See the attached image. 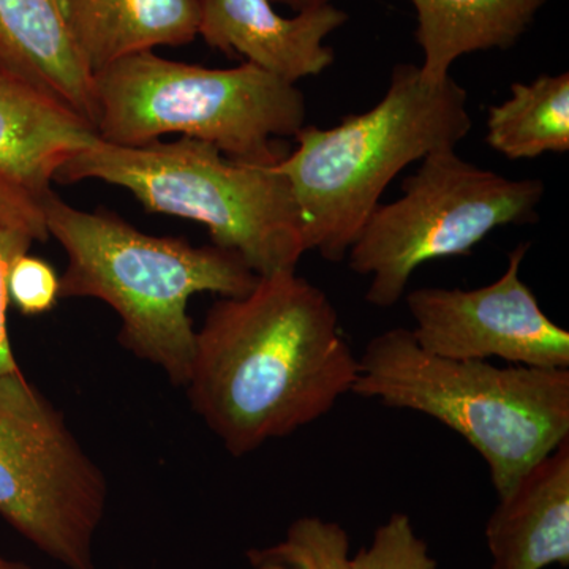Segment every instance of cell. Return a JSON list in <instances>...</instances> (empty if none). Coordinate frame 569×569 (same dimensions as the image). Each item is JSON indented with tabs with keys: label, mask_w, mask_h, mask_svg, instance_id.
<instances>
[{
	"label": "cell",
	"mask_w": 569,
	"mask_h": 569,
	"mask_svg": "<svg viewBox=\"0 0 569 569\" xmlns=\"http://www.w3.org/2000/svg\"><path fill=\"white\" fill-rule=\"evenodd\" d=\"M329 296L296 271L222 298L197 331L187 395L234 458L326 417L358 378Z\"/></svg>",
	"instance_id": "6da1fadb"
},
{
	"label": "cell",
	"mask_w": 569,
	"mask_h": 569,
	"mask_svg": "<svg viewBox=\"0 0 569 569\" xmlns=\"http://www.w3.org/2000/svg\"><path fill=\"white\" fill-rule=\"evenodd\" d=\"M41 209L48 234L67 254L59 298L107 302L121 317V346L186 387L197 339L187 305L198 293H250L258 276L241 254L141 233L118 213L81 211L52 190Z\"/></svg>",
	"instance_id": "7a4b0ae2"
},
{
	"label": "cell",
	"mask_w": 569,
	"mask_h": 569,
	"mask_svg": "<svg viewBox=\"0 0 569 569\" xmlns=\"http://www.w3.org/2000/svg\"><path fill=\"white\" fill-rule=\"evenodd\" d=\"M470 130L466 89L451 77L427 84L411 63L396 66L370 110L331 129L302 127L295 151L276 168L293 192L307 252L346 260L396 176L429 153L458 148Z\"/></svg>",
	"instance_id": "3957f363"
},
{
	"label": "cell",
	"mask_w": 569,
	"mask_h": 569,
	"mask_svg": "<svg viewBox=\"0 0 569 569\" xmlns=\"http://www.w3.org/2000/svg\"><path fill=\"white\" fill-rule=\"evenodd\" d=\"M358 366L355 395L455 430L485 460L497 496L569 438V369L441 358L407 328L373 337Z\"/></svg>",
	"instance_id": "277c9868"
},
{
	"label": "cell",
	"mask_w": 569,
	"mask_h": 569,
	"mask_svg": "<svg viewBox=\"0 0 569 569\" xmlns=\"http://www.w3.org/2000/svg\"><path fill=\"white\" fill-rule=\"evenodd\" d=\"M122 187L146 212L204 224L213 246L241 254L258 277L296 271L307 253L290 183L276 164L239 162L182 137L140 148L102 140L63 163L54 181Z\"/></svg>",
	"instance_id": "5b68a950"
},
{
	"label": "cell",
	"mask_w": 569,
	"mask_h": 569,
	"mask_svg": "<svg viewBox=\"0 0 569 569\" xmlns=\"http://www.w3.org/2000/svg\"><path fill=\"white\" fill-rule=\"evenodd\" d=\"M100 140L140 148L181 133L239 162L276 164V138L306 126L305 93L253 63L208 69L153 51L129 56L93 74Z\"/></svg>",
	"instance_id": "8992f818"
},
{
	"label": "cell",
	"mask_w": 569,
	"mask_h": 569,
	"mask_svg": "<svg viewBox=\"0 0 569 569\" xmlns=\"http://www.w3.org/2000/svg\"><path fill=\"white\" fill-rule=\"evenodd\" d=\"M402 183V197L380 203L348 250L356 274L369 277L366 299L389 309L406 295L427 261L460 257L497 228L538 220L539 179H509L441 149L421 160Z\"/></svg>",
	"instance_id": "52a82bcc"
},
{
	"label": "cell",
	"mask_w": 569,
	"mask_h": 569,
	"mask_svg": "<svg viewBox=\"0 0 569 569\" xmlns=\"http://www.w3.org/2000/svg\"><path fill=\"white\" fill-rule=\"evenodd\" d=\"M108 482L22 372L0 376V516L66 569H97Z\"/></svg>",
	"instance_id": "ba28073f"
},
{
	"label": "cell",
	"mask_w": 569,
	"mask_h": 569,
	"mask_svg": "<svg viewBox=\"0 0 569 569\" xmlns=\"http://www.w3.org/2000/svg\"><path fill=\"white\" fill-rule=\"evenodd\" d=\"M529 249L519 244L511 250L507 271L486 287L410 291L407 307L418 346L459 361L498 358L516 366L569 369V332L546 316L520 279Z\"/></svg>",
	"instance_id": "9c48e42d"
},
{
	"label": "cell",
	"mask_w": 569,
	"mask_h": 569,
	"mask_svg": "<svg viewBox=\"0 0 569 569\" xmlns=\"http://www.w3.org/2000/svg\"><path fill=\"white\" fill-rule=\"evenodd\" d=\"M347 21L346 11L331 3L284 18L271 0H200L198 36L213 50L244 56L246 62L296 84L335 63L325 40Z\"/></svg>",
	"instance_id": "30bf717a"
},
{
	"label": "cell",
	"mask_w": 569,
	"mask_h": 569,
	"mask_svg": "<svg viewBox=\"0 0 569 569\" xmlns=\"http://www.w3.org/2000/svg\"><path fill=\"white\" fill-rule=\"evenodd\" d=\"M97 140L77 111L0 67V176L41 200L62 164Z\"/></svg>",
	"instance_id": "8fae6325"
},
{
	"label": "cell",
	"mask_w": 569,
	"mask_h": 569,
	"mask_svg": "<svg viewBox=\"0 0 569 569\" xmlns=\"http://www.w3.org/2000/svg\"><path fill=\"white\" fill-rule=\"evenodd\" d=\"M492 569L569 563V438L503 496L486 526Z\"/></svg>",
	"instance_id": "7c38bea8"
},
{
	"label": "cell",
	"mask_w": 569,
	"mask_h": 569,
	"mask_svg": "<svg viewBox=\"0 0 569 569\" xmlns=\"http://www.w3.org/2000/svg\"><path fill=\"white\" fill-rule=\"evenodd\" d=\"M67 31L89 73L157 47L192 43L200 0H58Z\"/></svg>",
	"instance_id": "4fadbf2b"
},
{
	"label": "cell",
	"mask_w": 569,
	"mask_h": 569,
	"mask_svg": "<svg viewBox=\"0 0 569 569\" xmlns=\"http://www.w3.org/2000/svg\"><path fill=\"white\" fill-rule=\"evenodd\" d=\"M0 67L51 93L96 129L92 74L58 0H0Z\"/></svg>",
	"instance_id": "5bb4252c"
},
{
	"label": "cell",
	"mask_w": 569,
	"mask_h": 569,
	"mask_svg": "<svg viewBox=\"0 0 569 569\" xmlns=\"http://www.w3.org/2000/svg\"><path fill=\"white\" fill-rule=\"evenodd\" d=\"M418 13L417 41L427 84L449 78L460 56L508 50L518 43L548 0H410Z\"/></svg>",
	"instance_id": "9a60e30c"
},
{
	"label": "cell",
	"mask_w": 569,
	"mask_h": 569,
	"mask_svg": "<svg viewBox=\"0 0 569 569\" xmlns=\"http://www.w3.org/2000/svg\"><path fill=\"white\" fill-rule=\"evenodd\" d=\"M486 142L509 160L569 151V74L515 82L503 103L490 107Z\"/></svg>",
	"instance_id": "2e32d148"
},
{
	"label": "cell",
	"mask_w": 569,
	"mask_h": 569,
	"mask_svg": "<svg viewBox=\"0 0 569 569\" xmlns=\"http://www.w3.org/2000/svg\"><path fill=\"white\" fill-rule=\"evenodd\" d=\"M350 538L337 522L301 518L282 541L249 552L253 569H350Z\"/></svg>",
	"instance_id": "e0dca14e"
},
{
	"label": "cell",
	"mask_w": 569,
	"mask_h": 569,
	"mask_svg": "<svg viewBox=\"0 0 569 569\" xmlns=\"http://www.w3.org/2000/svg\"><path fill=\"white\" fill-rule=\"evenodd\" d=\"M429 546L408 516L396 512L378 527L367 548L351 557L350 569H437Z\"/></svg>",
	"instance_id": "ac0fdd59"
},
{
	"label": "cell",
	"mask_w": 569,
	"mask_h": 569,
	"mask_svg": "<svg viewBox=\"0 0 569 569\" xmlns=\"http://www.w3.org/2000/svg\"><path fill=\"white\" fill-rule=\"evenodd\" d=\"M9 301L18 307L22 316L39 317L58 305L61 277L41 258L24 253L10 266L7 276Z\"/></svg>",
	"instance_id": "d6986e66"
},
{
	"label": "cell",
	"mask_w": 569,
	"mask_h": 569,
	"mask_svg": "<svg viewBox=\"0 0 569 569\" xmlns=\"http://www.w3.org/2000/svg\"><path fill=\"white\" fill-rule=\"evenodd\" d=\"M0 228L21 231L33 241L44 242L50 238L41 200L3 176H0Z\"/></svg>",
	"instance_id": "ffe728a7"
},
{
	"label": "cell",
	"mask_w": 569,
	"mask_h": 569,
	"mask_svg": "<svg viewBox=\"0 0 569 569\" xmlns=\"http://www.w3.org/2000/svg\"><path fill=\"white\" fill-rule=\"evenodd\" d=\"M33 242L36 241L29 234L0 228V376L21 370L11 350L9 331H7V307L10 305L7 276L13 261L21 254L28 253Z\"/></svg>",
	"instance_id": "44dd1931"
},
{
	"label": "cell",
	"mask_w": 569,
	"mask_h": 569,
	"mask_svg": "<svg viewBox=\"0 0 569 569\" xmlns=\"http://www.w3.org/2000/svg\"><path fill=\"white\" fill-rule=\"evenodd\" d=\"M271 2L282 3V6L290 7L291 10L299 13V11L316 9V7L331 3V0H271Z\"/></svg>",
	"instance_id": "7402d4cb"
},
{
	"label": "cell",
	"mask_w": 569,
	"mask_h": 569,
	"mask_svg": "<svg viewBox=\"0 0 569 569\" xmlns=\"http://www.w3.org/2000/svg\"><path fill=\"white\" fill-rule=\"evenodd\" d=\"M0 569H32L29 565L22 563V561L7 559L0 553Z\"/></svg>",
	"instance_id": "603a6c76"
}]
</instances>
